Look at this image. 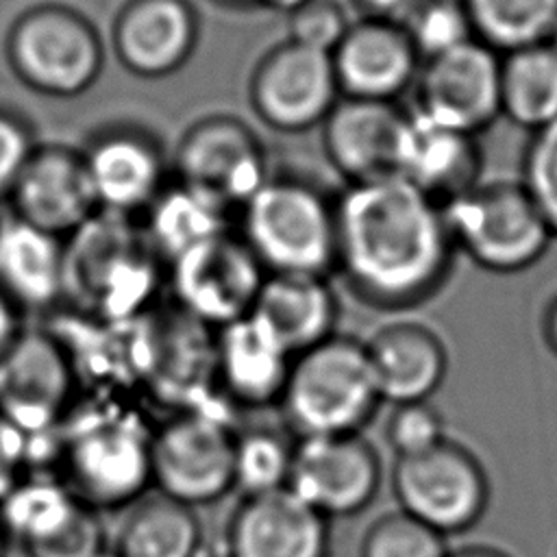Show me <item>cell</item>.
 Listing matches in <instances>:
<instances>
[{"mask_svg": "<svg viewBox=\"0 0 557 557\" xmlns=\"http://www.w3.org/2000/svg\"><path fill=\"white\" fill-rule=\"evenodd\" d=\"M455 252L442 207L396 174L346 185L335 198V270L374 309L429 300Z\"/></svg>", "mask_w": 557, "mask_h": 557, "instance_id": "obj_1", "label": "cell"}, {"mask_svg": "<svg viewBox=\"0 0 557 557\" xmlns=\"http://www.w3.org/2000/svg\"><path fill=\"white\" fill-rule=\"evenodd\" d=\"M152 429L131 407L91 403L59 424L61 479L96 511L128 507L152 485Z\"/></svg>", "mask_w": 557, "mask_h": 557, "instance_id": "obj_2", "label": "cell"}, {"mask_svg": "<svg viewBox=\"0 0 557 557\" xmlns=\"http://www.w3.org/2000/svg\"><path fill=\"white\" fill-rule=\"evenodd\" d=\"M242 239L268 274L335 270V198L300 176H274L239 209Z\"/></svg>", "mask_w": 557, "mask_h": 557, "instance_id": "obj_3", "label": "cell"}, {"mask_svg": "<svg viewBox=\"0 0 557 557\" xmlns=\"http://www.w3.org/2000/svg\"><path fill=\"white\" fill-rule=\"evenodd\" d=\"M65 300L94 320H133L157 287L163 263L131 218L98 211L65 239Z\"/></svg>", "mask_w": 557, "mask_h": 557, "instance_id": "obj_4", "label": "cell"}, {"mask_svg": "<svg viewBox=\"0 0 557 557\" xmlns=\"http://www.w3.org/2000/svg\"><path fill=\"white\" fill-rule=\"evenodd\" d=\"M381 403L366 342L335 333L294 357L278 407L289 431L309 437L361 433Z\"/></svg>", "mask_w": 557, "mask_h": 557, "instance_id": "obj_5", "label": "cell"}, {"mask_svg": "<svg viewBox=\"0 0 557 557\" xmlns=\"http://www.w3.org/2000/svg\"><path fill=\"white\" fill-rule=\"evenodd\" d=\"M455 250L492 272H518L535 263L553 233L522 183H476L444 207Z\"/></svg>", "mask_w": 557, "mask_h": 557, "instance_id": "obj_6", "label": "cell"}, {"mask_svg": "<svg viewBox=\"0 0 557 557\" xmlns=\"http://www.w3.org/2000/svg\"><path fill=\"white\" fill-rule=\"evenodd\" d=\"M235 435L220 413L183 407L152 429V485L194 509L220 500L233 490Z\"/></svg>", "mask_w": 557, "mask_h": 557, "instance_id": "obj_7", "label": "cell"}, {"mask_svg": "<svg viewBox=\"0 0 557 557\" xmlns=\"http://www.w3.org/2000/svg\"><path fill=\"white\" fill-rule=\"evenodd\" d=\"M265 274L233 228L185 250L165 265L172 296L183 315L215 331L252 311Z\"/></svg>", "mask_w": 557, "mask_h": 557, "instance_id": "obj_8", "label": "cell"}, {"mask_svg": "<svg viewBox=\"0 0 557 557\" xmlns=\"http://www.w3.org/2000/svg\"><path fill=\"white\" fill-rule=\"evenodd\" d=\"M392 490L398 509L442 535L468 531L483 516L490 494L476 457L448 437L420 455L396 457Z\"/></svg>", "mask_w": 557, "mask_h": 557, "instance_id": "obj_9", "label": "cell"}, {"mask_svg": "<svg viewBox=\"0 0 557 557\" xmlns=\"http://www.w3.org/2000/svg\"><path fill=\"white\" fill-rule=\"evenodd\" d=\"M176 181L228 213L270 178L261 139L235 117H207L187 128L174 152Z\"/></svg>", "mask_w": 557, "mask_h": 557, "instance_id": "obj_10", "label": "cell"}, {"mask_svg": "<svg viewBox=\"0 0 557 557\" xmlns=\"http://www.w3.org/2000/svg\"><path fill=\"white\" fill-rule=\"evenodd\" d=\"M381 479V457L361 433L296 437L287 487L329 520L368 509Z\"/></svg>", "mask_w": 557, "mask_h": 557, "instance_id": "obj_11", "label": "cell"}, {"mask_svg": "<svg viewBox=\"0 0 557 557\" xmlns=\"http://www.w3.org/2000/svg\"><path fill=\"white\" fill-rule=\"evenodd\" d=\"M11 61L17 74L48 96H76L98 76L102 52L85 20L63 9H37L13 28Z\"/></svg>", "mask_w": 557, "mask_h": 557, "instance_id": "obj_12", "label": "cell"}, {"mask_svg": "<svg viewBox=\"0 0 557 557\" xmlns=\"http://www.w3.org/2000/svg\"><path fill=\"white\" fill-rule=\"evenodd\" d=\"M76 372L54 333L22 331L0 359V413L30 440L48 435L67 416Z\"/></svg>", "mask_w": 557, "mask_h": 557, "instance_id": "obj_13", "label": "cell"}, {"mask_svg": "<svg viewBox=\"0 0 557 557\" xmlns=\"http://www.w3.org/2000/svg\"><path fill=\"white\" fill-rule=\"evenodd\" d=\"M339 83L331 52L287 41L268 54L252 76L257 115L283 133L309 131L335 107Z\"/></svg>", "mask_w": 557, "mask_h": 557, "instance_id": "obj_14", "label": "cell"}, {"mask_svg": "<svg viewBox=\"0 0 557 557\" xmlns=\"http://www.w3.org/2000/svg\"><path fill=\"white\" fill-rule=\"evenodd\" d=\"M500 57L481 39L429 59L418 109L476 135L500 113Z\"/></svg>", "mask_w": 557, "mask_h": 557, "instance_id": "obj_15", "label": "cell"}, {"mask_svg": "<svg viewBox=\"0 0 557 557\" xmlns=\"http://www.w3.org/2000/svg\"><path fill=\"white\" fill-rule=\"evenodd\" d=\"M226 557H329V518L289 487L242 496L226 524Z\"/></svg>", "mask_w": 557, "mask_h": 557, "instance_id": "obj_16", "label": "cell"}, {"mask_svg": "<svg viewBox=\"0 0 557 557\" xmlns=\"http://www.w3.org/2000/svg\"><path fill=\"white\" fill-rule=\"evenodd\" d=\"M7 202L11 213L63 239L100 211L81 150L61 144L33 150Z\"/></svg>", "mask_w": 557, "mask_h": 557, "instance_id": "obj_17", "label": "cell"}, {"mask_svg": "<svg viewBox=\"0 0 557 557\" xmlns=\"http://www.w3.org/2000/svg\"><path fill=\"white\" fill-rule=\"evenodd\" d=\"M81 154L98 209L113 215H141L170 183L161 146L135 128L98 133Z\"/></svg>", "mask_w": 557, "mask_h": 557, "instance_id": "obj_18", "label": "cell"}, {"mask_svg": "<svg viewBox=\"0 0 557 557\" xmlns=\"http://www.w3.org/2000/svg\"><path fill=\"white\" fill-rule=\"evenodd\" d=\"M474 135L416 109L405 113L394 174L444 207L479 183Z\"/></svg>", "mask_w": 557, "mask_h": 557, "instance_id": "obj_19", "label": "cell"}, {"mask_svg": "<svg viewBox=\"0 0 557 557\" xmlns=\"http://www.w3.org/2000/svg\"><path fill=\"white\" fill-rule=\"evenodd\" d=\"M294 357L272 329L250 311L218 329L213 376L222 394L237 407H278Z\"/></svg>", "mask_w": 557, "mask_h": 557, "instance_id": "obj_20", "label": "cell"}, {"mask_svg": "<svg viewBox=\"0 0 557 557\" xmlns=\"http://www.w3.org/2000/svg\"><path fill=\"white\" fill-rule=\"evenodd\" d=\"M405 113L389 100L344 98L322 122V146L346 185L394 174Z\"/></svg>", "mask_w": 557, "mask_h": 557, "instance_id": "obj_21", "label": "cell"}, {"mask_svg": "<svg viewBox=\"0 0 557 557\" xmlns=\"http://www.w3.org/2000/svg\"><path fill=\"white\" fill-rule=\"evenodd\" d=\"M65 239L20 215H0V292L24 311H50L65 300Z\"/></svg>", "mask_w": 557, "mask_h": 557, "instance_id": "obj_22", "label": "cell"}, {"mask_svg": "<svg viewBox=\"0 0 557 557\" xmlns=\"http://www.w3.org/2000/svg\"><path fill=\"white\" fill-rule=\"evenodd\" d=\"M416 54L403 26L383 20L350 24L331 52L339 91L366 100L400 94L416 72Z\"/></svg>", "mask_w": 557, "mask_h": 557, "instance_id": "obj_23", "label": "cell"}, {"mask_svg": "<svg viewBox=\"0 0 557 557\" xmlns=\"http://www.w3.org/2000/svg\"><path fill=\"white\" fill-rule=\"evenodd\" d=\"M366 350L383 403L429 400L448 370L442 339L424 324L392 322L381 326Z\"/></svg>", "mask_w": 557, "mask_h": 557, "instance_id": "obj_24", "label": "cell"}, {"mask_svg": "<svg viewBox=\"0 0 557 557\" xmlns=\"http://www.w3.org/2000/svg\"><path fill=\"white\" fill-rule=\"evenodd\" d=\"M252 313L294 352L335 335L339 302L322 274H265Z\"/></svg>", "mask_w": 557, "mask_h": 557, "instance_id": "obj_25", "label": "cell"}, {"mask_svg": "<svg viewBox=\"0 0 557 557\" xmlns=\"http://www.w3.org/2000/svg\"><path fill=\"white\" fill-rule=\"evenodd\" d=\"M196 22L185 0H133L115 24L122 63L139 76L174 72L191 52Z\"/></svg>", "mask_w": 557, "mask_h": 557, "instance_id": "obj_26", "label": "cell"}, {"mask_svg": "<svg viewBox=\"0 0 557 557\" xmlns=\"http://www.w3.org/2000/svg\"><path fill=\"white\" fill-rule=\"evenodd\" d=\"M202 524L194 507L165 494L141 496L124 516L113 553L117 557H198Z\"/></svg>", "mask_w": 557, "mask_h": 557, "instance_id": "obj_27", "label": "cell"}, {"mask_svg": "<svg viewBox=\"0 0 557 557\" xmlns=\"http://www.w3.org/2000/svg\"><path fill=\"white\" fill-rule=\"evenodd\" d=\"M141 215V231L165 265L185 250L231 228V213L224 207L176 178Z\"/></svg>", "mask_w": 557, "mask_h": 557, "instance_id": "obj_28", "label": "cell"}, {"mask_svg": "<svg viewBox=\"0 0 557 557\" xmlns=\"http://www.w3.org/2000/svg\"><path fill=\"white\" fill-rule=\"evenodd\" d=\"M500 113L529 131L557 120V50L548 41L511 50L500 61Z\"/></svg>", "mask_w": 557, "mask_h": 557, "instance_id": "obj_29", "label": "cell"}, {"mask_svg": "<svg viewBox=\"0 0 557 557\" xmlns=\"http://www.w3.org/2000/svg\"><path fill=\"white\" fill-rule=\"evenodd\" d=\"M81 503L61 476L28 470L0 498V527L7 540L28 548L54 535Z\"/></svg>", "mask_w": 557, "mask_h": 557, "instance_id": "obj_30", "label": "cell"}, {"mask_svg": "<svg viewBox=\"0 0 557 557\" xmlns=\"http://www.w3.org/2000/svg\"><path fill=\"white\" fill-rule=\"evenodd\" d=\"M472 30L494 50L542 44L557 20V0H461Z\"/></svg>", "mask_w": 557, "mask_h": 557, "instance_id": "obj_31", "label": "cell"}, {"mask_svg": "<svg viewBox=\"0 0 557 557\" xmlns=\"http://www.w3.org/2000/svg\"><path fill=\"white\" fill-rule=\"evenodd\" d=\"M292 437L272 426H252L237 431L233 453V490L242 496L265 494L287 487L292 459Z\"/></svg>", "mask_w": 557, "mask_h": 557, "instance_id": "obj_32", "label": "cell"}, {"mask_svg": "<svg viewBox=\"0 0 557 557\" xmlns=\"http://www.w3.org/2000/svg\"><path fill=\"white\" fill-rule=\"evenodd\" d=\"M446 535L403 509L379 516L363 533L359 557H448Z\"/></svg>", "mask_w": 557, "mask_h": 557, "instance_id": "obj_33", "label": "cell"}, {"mask_svg": "<svg viewBox=\"0 0 557 557\" xmlns=\"http://www.w3.org/2000/svg\"><path fill=\"white\" fill-rule=\"evenodd\" d=\"M416 52L433 59L468 39L474 30L461 0H424L403 24Z\"/></svg>", "mask_w": 557, "mask_h": 557, "instance_id": "obj_34", "label": "cell"}, {"mask_svg": "<svg viewBox=\"0 0 557 557\" xmlns=\"http://www.w3.org/2000/svg\"><path fill=\"white\" fill-rule=\"evenodd\" d=\"M522 187L544 215L553 237L557 235V120L540 131L524 154Z\"/></svg>", "mask_w": 557, "mask_h": 557, "instance_id": "obj_35", "label": "cell"}, {"mask_svg": "<svg viewBox=\"0 0 557 557\" xmlns=\"http://www.w3.org/2000/svg\"><path fill=\"white\" fill-rule=\"evenodd\" d=\"M444 440V418L429 400L394 405L385 422V442L396 457L420 455Z\"/></svg>", "mask_w": 557, "mask_h": 557, "instance_id": "obj_36", "label": "cell"}, {"mask_svg": "<svg viewBox=\"0 0 557 557\" xmlns=\"http://www.w3.org/2000/svg\"><path fill=\"white\" fill-rule=\"evenodd\" d=\"M104 550L109 548L100 511L85 503L54 535L24 548L28 557H98Z\"/></svg>", "mask_w": 557, "mask_h": 557, "instance_id": "obj_37", "label": "cell"}, {"mask_svg": "<svg viewBox=\"0 0 557 557\" xmlns=\"http://www.w3.org/2000/svg\"><path fill=\"white\" fill-rule=\"evenodd\" d=\"M289 39L324 52H333L350 28L337 0H307L289 11Z\"/></svg>", "mask_w": 557, "mask_h": 557, "instance_id": "obj_38", "label": "cell"}, {"mask_svg": "<svg viewBox=\"0 0 557 557\" xmlns=\"http://www.w3.org/2000/svg\"><path fill=\"white\" fill-rule=\"evenodd\" d=\"M35 148L30 128L20 117L0 111V202L9 200Z\"/></svg>", "mask_w": 557, "mask_h": 557, "instance_id": "obj_39", "label": "cell"}, {"mask_svg": "<svg viewBox=\"0 0 557 557\" xmlns=\"http://www.w3.org/2000/svg\"><path fill=\"white\" fill-rule=\"evenodd\" d=\"M33 470L30 437L0 413V498Z\"/></svg>", "mask_w": 557, "mask_h": 557, "instance_id": "obj_40", "label": "cell"}, {"mask_svg": "<svg viewBox=\"0 0 557 557\" xmlns=\"http://www.w3.org/2000/svg\"><path fill=\"white\" fill-rule=\"evenodd\" d=\"M374 20L392 22L403 26L409 15L424 2V0H363Z\"/></svg>", "mask_w": 557, "mask_h": 557, "instance_id": "obj_41", "label": "cell"}, {"mask_svg": "<svg viewBox=\"0 0 557 557\" xmlns=\"http://www.w3.org/2000/svg\"><path fill=\"white\" fill-rule=\"evenodd\" d=\"M22 311L0 292V359L9 352L13 342L24 331L20 324Z\"/></svg>", "mask_w": 557, "mask_h": 557, "instance_id": "obj_42", "label": "cell"}, {"mask_svg": "<svg viewBox=\"0 0 557 557\" xmlns=\"http://www.w3.org/2000/svg\"><path fill=\"white\" fill-rule=\"evenodd\" d=\"M544 333L550 344V348L557 352V298L550 302L546 318H544Z\"/></svg>", "mask_w": 557, "mask_h": 557, "instance_id": "obj_43", "label": "cell"}, {"mask_svg": "<svg viewBox=\"0 0 557 557\" xmlns=\"http://www.w3.org/2000/svg\"><path fill=\"white\" fill-rule=\"evenodd\" d=\"M448 557H507V555L487 546H468L461 550H450Z\"/></svg>", "mask_w": 557, "mask_h": 557, "instance_id": "obj_44", "label": "cell"}, {"mask_svg": "<svg viewBox=\"0 0 557 557\" xmlns=\"http://www.w3.org/2000/svg\"><path fill=\"white\" fill-rule=\"evenodd\" d=\"M259 2H263V4H268V7H274V9L294 11L296 7H300V4L307 2V0H259Z\"/></svg>", "mask_w": 557, "mask_h": 557, "instance_id": "obj_45", "label": "cell"}, {"mask_svg": "<svg viewBox=\"0 0 557 557\" xmlns=\"http://www.w3.org/2000/svg\"><path fill=\"white\" fill-rule=\"evenodd\" d=\"M555 50H557V20H555V24H553V28H550V33H548V39H546Z\"/></svg>", "mask_w": 557, "mask_h": 557, "instance_id": "obj_46", "label": "cell"}, {"mask_svg": "<svg viewBox=\"0 0 557 557\" xmlns=\"http://www.w3.org/2000/svg\"><path fill=\"white\" fill-rule=\"evenodd\" d=\"M7 535H4V531H2V527H0V557H4V553H7Z\"/></svg>", "mask_w": 557, "mask_h": 557, "instance_id": "obj_47", "label": "cell"}, {"mask_svg": "<svg viewBox=\"0 0 557 557\" xmlns=\"http://www.w3.org/2000/svg\"><path fill=\"white\" fill-rule=\"evenodd\" d=\"M98 557H117V555H115L113 550H104V553H102V555H98Z\"/></svg>", "mask_w": 557, "mask_h": 557, "instance_id": "obj_48", "label": "cell"}]
</instances>
